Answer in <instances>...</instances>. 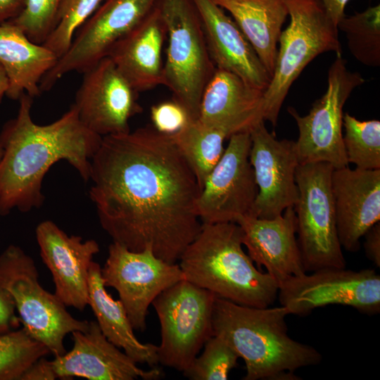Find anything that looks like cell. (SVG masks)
<instances>
[{
  "label": "cell",
  "mask_w": 380,
  "mask_h": 380,
  "mask_svg": "<svg viewBox=\"0 0 380 380\" xmlns=\"http://www.w3.org/2000/svg\"><path fill=\"white\" fill-rule=\"evenodd\" d=\"M89 180L102 228L132 251L175 264L201 229L197 179L172 136L153 127L103 137Z\"/></svg>",
  "instance_id": "6da1fadb"
},
{
  "label": "cell",
  "mask_w": 380,
  "mask_h": 380,
  "mask_svg": "<svg viewBox=\"0 0 380 380\" xmlns=\"http://www.w3.org/2000/svg\"><path fill=\"white\" fill-rule=\"evenodd\" d=\"M32 99L26 94L20 97L17 115L0 132L1 216L14 209L27 213L42 207L44 176L60 160L89 181L91 160L102 140L82 124L73 105L56 121L36 124L31 115Z\"/></svg>",
  "instance_id": "7a4b0ae2"
},
{
  "label": "cell",
  "mask_w": 380,
  "mask_h": 380,
  "mask_svg": "<svg viewBox=\"0 0 380 380\" xmlns=\"http://www.w3.org/2000/svg\"><path fill=\"white\" fill-rule=\"evenodd\" d=\"M284 306L242 305L216 296L212 335L225 341L245 362L244 380L295 379L294 372L322 362L314 347L293 339Z\"/></svg>",
  "instance_id": "3957f363"
},
{
  "label": "cell",
  "mask_w": 380,
  "mask_h": 380,
  "mask_svg": "<svg viewBox=\"0 0 380 380\" xmlns=\"http://www.w3.org/2000/svg\"><path fill=\"white\" fill-rule=\"evenodd\" d=\"M242 246L243 231L237 223L202 224L179 265L186 280L217 297L242 305L269 307L277 298L278 284L254 265Z\"/></svg>",
  "instance_id": "277c9868"
},
{
  "label": "cell",
  "mask_w": 380,
  "mask_h": 380,
  "mask_svg": "<svg viewBox=\"0 0 380 380\" xmlns=\"http://www.w3.org/2000/svg\"><path fill=\"white\" fill-rule=\"evenodd\" d=\"M290 21L281 31L273 74L263 91V120L273 126L291 86L317 56L341 54L338 30L319 0H285Z\"/></svg>",
  "instance_id": "5b68a950"
},
{
  "label": "cell",
  "mask_w": 380,
  "mask_h": 380,
  "mask_svg": "<svg viewBox=\"0 0 380 380\" xmlns=\"http://www.w3.org/2000/svg\"><path fill=\"white\" fill-rule=\"evenodd\" d=\"M156 5L168 42L163 85L191 119L197 120L203 91L216 68L199 15L191 0H157Z\"/></svg>",
  "instance_id": "8992f818"
},
{
  "label": "cell",
  "mask_w": 380,
  "mask_h": 380,
  "mask_svg": "<svg viewBox=\"0 0 380 380\" xmlns=\"http://www.w3.org/2000/svg\"><path fill=\"white\" fill-rule=\"evenodd\" d=\"M0 286L11 296L23 328L54 357L66 352L63 341L68 334L89 327V321L75 319L55 293L40 285L33 259L20 246L9 245L0 254Z\"/></svg>",
  "instance_id": "52a82bcc"
},
{
  "label": "cell",
  "mask_w": 380,
  "mask_h": 380,
  "mask_svg": "<svg viewBox=\"0 0 380 380\" xmlns=\"http://www.w3.org/2000/svg\"><path fill=\"white\" fill-rule=\"evenodd\" d=\"M334 169L328 163L318 162L299 164L296 171L298 196L293 208L306 272L346 267L331 185Z\"/></svg>",
  "instance_id": "ba28073f"
},
{
  "label": "cell",
  "mask_w": 380,
  "mask_h": 380,
  "mask_svg": "<svg viewBox=\"0 0 380 380\" xmlns=\"http://www.w3.org/2000/svg\"><path fill=\"white\" fill-rule=\"evenodd\" d=\"M216 296L183 279L161 292L152 302L160 324L158 363L184 372L212 335Z\"/></svg>",
  "instance_id": "9c48e42d"
},
{
  "label": "cell",
  "mask_w": 380,
  "mask_h": 380,
  "mask_svg": "<svg viewBox=\"0 0 380 380\" xmlns=\"http://www.w3.org/2000/svg\"><path fill=\"white\" fill-rule=\"evenodd\" d=\"M364 82L360 73L347 68L341 54L336 55L329 69L327 90L309 113L302 116L294 108H288L298 129L295 143L299 164L325 162L334 169L348 166L343 143V106Z\"/></svg>",
  "instance_id": "30bf717a"
},
{
  "label": "cell",
  "mask_w": 380,
  "mask_h": 380,
  "mask_svg": "<svg viewBox=\"0 0 380 380\" xmlns=\"http://www.w3.org/2000/svg\"><path fill=\"white\" fill-rule=\"evenodd\" d=\"M279 303L293 314L305 316L314 309L329 305L350 306L358 311H380V276L374 270L319 269L291 276L278 285Z\"/></svg>",
  "instance_id": "8fae6325"
},
{
  "label": "cell",
  "mask_w": 380,
  "mask_h": 380,
  "mask_svg": "<svg viewBox=\"0 0 380 380\" xmlns=\"http://www.w3.org/2000/svg\"><path fill=\"white\" fill-rule=\"evenodd\" d=\"M157 0H103L77 31L71 46L42 77L41 91L50 90L67 73L84 72L107 57L113 46L153 10Z\"/></svg>",
  "instance_id": "7c38bea8"
},
{
  "label": "cell",
  "mask_w": 380,
  "mask_h": 380,
  "mask_svg": "<svg viewBox=\"0 0 380 380\" xmlns=\"http://www.w3.org/2000/svg\"><path fill=\"white\" fill-rule=\"evenodd\" d=\"M101 277L106 287L117 291L133 329L140 331L146 328L148 309L153 300L185 279L178 264L158 258L151 249L134 252L114 242L108 247Z\"/></svg>",
  "instance_id": "4fadbf2b"
},
{
  "label": "cell",
  "mask_w": 380,
  "mask_h": 380,
  "mask_svg": "<svg viewBox=\"0 0 380 380\" xmlns=\"http://www.w3.org/2000/svg\"><path fill=\"white\" fill-rule=\"evenodd\" d=\"M229 144L207 177L196 202L202 224L235 222L248 215L258 194L249 160V132L232 134Z\"/></svg>",
  "instance_id": "5bb4252c"
},
{
  "label": "cell",
  "mask_w": 380,
  "mask_h": 380,
  "mask_svg": "<svg viewBox=\"0 0 380 380\" xmlns=\"http://www.w3.org/2000/svg\"><path fill=\"white\" fill-rule=\"evenodd\" d=\"M265 122L258 121L249 131V160L258 194L248 215L272 219L297 201L296 171L299 161L295 141L277 139Z\"/></svg>",
  "instance_id": "9a60e30c"
},
{
  "label": "cell",
  "mask_w": 380,
  "mask_h": 380,
  "mask_svg": "<svg viewBox=\"0 0 380 380\" xmlns=\"http://www.w3.org/2000/svg\"><path fill=\"white\" fill-rule=\"evenodd\" d=\"M82 73L72 104L82 124L102 137L129 132L130 118L142 111L138 92L110 57Z\"/></svg>",
  "instance_id": "2e32d148"
},
{
  "label": "cell",
  "mask_w": 380,
  "mask_h": 380,
  "mask_svg": "<svg viewBox=\"0 0 380 380\" xmlns=\"http://www.w3.org/2000/svg\"><path fill=\"white\" fill-rule=\"evenodd\" d=\"M42 260L52 275L55 295L67 307L80 311L88 305L89 271L99 246L94 239L68 235L51 220L36 227Z\"/></svg>",
  "instance_id": "e0dca14e"
},
{
  "label": "cell",
  "mask_w": 380,
  "mask_h": 380,
  "mask_svg": "<svg viewBox=\"0 0 380 380\" xmlns=\"http://www.w3.org/2000/svg\"><path fill=\"white\" fill-rule=\"evenodd\" d=\"M71 334L72 349L51 360L59 379L156 380L162 377V372L157 367L150 370L137 367L136 362L107 339L96 321L89 322L85 331Z\"/></svg>",
  "instance_id": "ac0fdd59"
},
{
  "label": "cell",
  "mask_w": 380,
  "mask_h": 380,
  "mask_svg": "<svg viewBox=\"0 0 380 380\" xmlns=\"http://www.w3.org/2000/svg\"><path fill=\"white\" fill-rule=\"evenodd\" d=\"M331 185L340 243L355 252L361 238L380 220V170L334 169Z\"/></svg>",
  "instance_id": "d6986e66"
},
{
  "label": "cell",
  "mask_w": 380,
  "mask_h": 380,
  "mask_svg": "<svg viewBox=\"0 0 380 380\" xmlns=\"http://www.w3.org/2000/svg\"><path fill=\"white\" fill-rule=\"evenodd\" d=\"M214 65L264 91L271 76L233 18L213 0H191Z\"/></svg>",
  "instance_id": "ffe728a7"
},
{
  "label": "cell",
  "mask_w": 380,
  "mask_h": 380,
  "mask_svg": "<svg viewBox=\"0 0 380 380\" xmlns=\"http://www.w3.org/2000/svg\"><path fill=\"white\" fill-rule=\"evenodd\" d=\"M243 231V245L262 271L264 266L279 285L286 278L306 273L296 237V216L293 206L272 219L241 216L235 222Z\"/></svg>",
  "instance_id": "44dd1931"
},
{
  "label": "cell",
  "mask_w": 380,
  "mask_h": 380,
  "mask_svg": "<svg viewBox=\"0 0 380 380\" xmlns=\"http://www.w3.org/2000/svg\"><path fill=\"white\" fill-rule=\"evenodd\" d=\"M198 120L223 130L228 138L249 132L263 120V91L237 75L216 68L203 91Z\"/></svg>",
  "instance_id": "7402d4cb"
},
{
  "label": "cell",
  "mask_w": 380,
  "mask_h": 380,
  "mask_svg": "<svg viewBox=\"0 0 380 380\" xmlns=\"http://www.w3.org/2000/svg\"><path fill=\"white\" fill-rule=\"evenodd\" d=\"M166 37L165 25L156 4L110 51L108 57L138 93L163 85L162 50Z\"/></svg>",
  "instance_id": "603a6c76"
},
{
  "label": "cell",
  "mask_w": 380,
  "mask_h": 380,
  "mask_svg": "<svg viewBox=\"0 0 380 380\" xmlns=\"http://www.w3.org/2000/svg\"><path fill=\"white\" fill-rule=\"evenodd\" d=\"M43 44L32 42L18 26L10 21L0 25V64L8 79L6 95L18 100L26 94L39 96L41 80L58 61Z\"/></svg>",
  "instance_id": "cb8c5ba5"
},
{
  "label": "cell",
  "mask_w": 380,
  "mask_h": 380,
  "mask_svg": "<svg viewBox=\"0 0 380 380\" xmlns=\"http://www.w3.org/2000/svg\"><path fill=\"white\" fill-rule=\"evenodd\" d=\"M88 281V305L103 335L137 363H145L151 368L157 367L158 346L142 343L137 338L122 303L106 291L101 277V267L94 261L89 267Z\"/></svg>",
  "instance_id": "d4e9b609"
},
{
  "label": "cell",
  "mask_w": 380,
  "mask_h": 380,
  "mask_svg": "<svg viewBox=\"0 0 380 380\" xmlns=\"http://www.w3.org/2000/svg\"><path fill=\"white\" fill-rule=\"evenodd\" d=\"M213 1L231 15L272 77L288 15L285 0Z\"/></svg>",
  "instance_id": "484cf974"
},
{
  "label": "cell",
  "mask_w": 380,
  "mask_h": 380,
  "mask_svg": "<svg viewBox=\"0 0 380 380\" xmlns=\"http://www.w3.org/2000/svg\"><path fill=\"white\" fill-rule=\"evenodd\" d=\"M172 138L194 172L201 190L221 158L223 142L228 136L223 130L203 124L198 119L189 123Z\"/></svg>",
  "instance_id": "4316f807"
},
{
  "label": "cell",
  "mask_w": 380,
  "mask_h": 380,
  "mask_svg": "<svg viewBox=\"0 0 380 380\" xmlns=\"http://www.w3.org/2000/svg\"><path fill=\"white\" fill-rule=\"evenodd\" d=\"M346 34L352 56L364 65H380V5L344 16L337 25Z\"/></svg>",
  "instance_id": "83f0119b"
},
{
  "label": "cell",
  "mask_w": 380,
  "mask_h": 380,
  "mask_svg": "<svg viewBox=\"0 0 380 380\" xmlns=\"http://www.w3.org/2000/svg\"><path fill=\"white\" fill-rule=\"evenodd\" d=\"M343 143L347 161L361 170H380V121L343 114Z\"/></svg>",
  "instance_id": "f1b7e54d"
},
{
  "label": "cell",
  "mask_w": 380,
  "mask_h": 380,
  "mask_svg": "<svg viewBox=\"0 0 380 380\" xmlns=\"http://www.w3.org/2000/svg\"><path fill=\"white\" fill-rule=\"evenodd\" d=\"M48 354L47 347L23 327L0 334V380H20L34 361Z\"/></svg>",
  "instance_id": "f546056e"
},
{
  "label": "cell",
  "mask_w": 380,
  "mask_h": 380,
  "mask_svg": "<svg viewBox=\"0 0 380 380\" xmlns=\"http://www.w3.org/2000/svg\"><path fill=\"white\" fill-rule=\"evenodd\" d=\"M103 0H62L56 23L43 45L60 58L70 49L77 31Z\"/></svg>",
  "instance_id": "4dcf8cb0"
},
{
  "label": "cell",
  "mask_w": 380,
  "mask_h": 380,
  "mask_svg": "<svg viewBox=\"0 0 380 380\" xmlns=\"http://www.w3.org/2000/svg\"><path fill=\"white\" fill-rule=\"evenodd\" d=\"M201 355L196 356L183 372L191 380H226L239 358L222 338L212 336L205 343Z\"/></svg>",
  "instance_id": "1f68e13d"
},
{
  "label": "cell",
  "mask_w": 380,
  "mask_h": 380,
  "mask_svg": "<svg viewBox=\"0 0 380 380\" xmlns=\"http://www.w3.org/2000/svg\"><path fill=\"white\" fill-rule=\"evenodd\" d=\"M62 0H25L20 13L9 20L32 42L43 44L56 25Z\"/></svg>",
  "instance_id": "d6a6232c"
},
{
  "label": "cell",
  "mask_w": 380,
  "mask_h": 380,
  "mask_svg": "<svg viewBox=\"0 0 380 380\" xmlns=\"http://www.w3.org/2000/svg\"><path fill=\"white\" fill-rule=\"evenodd\" d=\"M151 119L154 129L167 135L176 134L191 120L186 109L174 100L153 106Z\"/></svg>",
  "instance_id": "836d02e7"
},
{
  "label": "cell",
  "mask_w": 380,
  "mask_h": 380,
  "mask_svg": "<svg viewBox=\"0 0 380 380\" xmlns=\"http://www.w3.org/2000/svg\"><path fill=\"white\" fill-rule=\"evenodd\" d=\"M20 324L11 296L0 286V334L18 329Z\"/></svg>",
  "instance_id": "e575fe53"
},
{
  "label": "cell",
  "mask_w": 380,
  "mask_h": 380,
  "mask_svg": "<svg viewBox=\"0 0 380 380\" xmlns=\"http://www.w3.org/2000/svg\"><path fill=\"white\" fill-rule=\"evenodd\" d=\"M58 376L51 361L45 356L34 361L23 373L20 380H53Z\"/></svg>",
  "instance_id": "d590c367"
},
{
  "label": "cell",
  "mask_w": 380,
  "mask_h": 380,
  "mask_svg": "<svg viewBox=\"0 0 380 380\" xmlns=\"http://www.w3.org/2000/svg\"><path fill=\"white\" fill-rule=\"evenodd\" d=\"M364 248L367 257L380 267V223L373 225L364 235Z\"/></svg>",
  "instance_id": "8d00e7d4"
},
{
  "label": "cell",
  "mask_w": 380,
  "mask_h": 380,
  "mask_svg": "<svg viewBox=\"0 0 380 380\" xmlns=\"http://www.w3.org/2000/svg\"><path fill=\"white\" fill-rule=\"evenodd\" d=\"M327 17L337 27L338 23L345 16L344 11L350 0H319Z\"/></svg>",
  "instance_id": "74e56055"
},
{
  "label": "cell",
  "mask_w": 380,
  "mask_h": 380,
  "mask_svg": "<svg viewBox=\"0 0 380 380\" xmlns=\"http://www.w3.org/2000/svg\"><path fill=\"white\" fill-rule=\"evenodd\" d=\"M25 0H0V25L16 18L22 11Z\"/></svg>",
  "instance_id": "f35d334b"
},
{
  "label": "cell",
  "mask_w": 380,
  "mask_h": 380,
  "mask_svg": "<svg viewBox=\"0 0 380 380\" xmlns=\"http://www.w3.org/2000/svg\"><path fill=\"white\" fill-rule=\"evenodd\" d=\"M8 89V79L3 66L0 64V102Z\"/></svg>",
  "instance_id": "ab89813d"
},
{
  "label": "cell",
  "mask_w": 380,
  "mask_h": 380,
  "mask_svg": "<svg viewBox=\"0 0 380 380\" xmlns=\"http://www.w3.org/2000/svg\"><path fill=\"white\" fill-rule=\"evenodd\" d=\"M1 156H2V149H1V147L0 146V158H1Z\"/></svg>",
  "instance_id": "60d3db41"
}]
</instances>
